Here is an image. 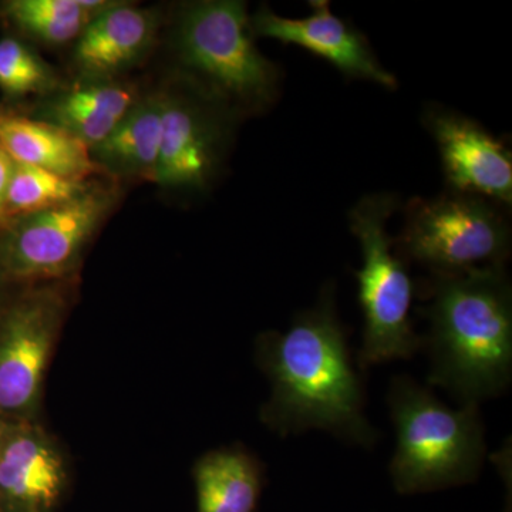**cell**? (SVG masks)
<instances>
[{
  "mask_svg": "<svg viewBox=\"0 0 512 512\" xmlns=\"http://www.w3.org/2000/svg\"><path fill=\"white\" fill-rule=\"evenodd\" d=\"M256 362L271 383L261 420L279 436L322 430L355 446L376 443L377 431L365 412V383L336 311L332 284L323 288L315 306L293 318L288 330L259 336Z\"/></svg>",
  "mask_w": 512,
  "mask_h": 512,
  "instance_id": "obj_1",
  "label": "cell"
},
{
  "mask_svg": "<svg viewBox=\"0 0 512 512\" xmlns=\"http://www.w3.org/2000/svg\"><path fill=\"white\" fill-rule=\"evenodd\" d=\"M429 320L423 348L429 383L460 406L500 396L512 379V288L505 266L464 274L430 275L421 282Z\"/></svg>",
  "mask_w": 512,
  "mask_h": 512,
  "instance_id": "obj_2",
  "label": "cell"
},
{
  "mask_svg": "<svg viewBox=\"0 0 512 512\" xmlns=\"http://www.w3.org/2000/svg\"><path fill=\"white\" fill-rule=\"evenodd\" d=\"M387 406L396 429L390 477L397 493H430L477 480L487 454L478 406L451 409L409 376L394 377Z\"/></svg>",
  "mask_w": 512,
  "mask_h": 512,
  "instance_id": "obj_3",
  "label": "cell"
},
{
  "mask_svg": "<svg viewBox=\"0 0 512 512\" xmlns=\"http://www.w3.org/2000/svg\"><path fill=\"white\" fill-rule=\"evenodd\" d=\"M397 208L393 194L366 195L349 212L350 229L360 242L363 265L356 272L362 308L363 340L357 355L360 370L412 359L423 339L414 330L410 308L414 288L407 262L397 254L387 221Z\"/></svg>",
  "mask_w": 512,
  "mask_h": 512,
  "instance_id": "obj_4",
  "label": "cell"
},
{
  "mask_svg": "<svg viewBox=\"0 0 512 512\" xmlns=\"http://www.w3.org/2000/svg\"><path fill=\"white\" fill-rule=\"evenodd\" d=\"M175 49L202 89L228 106L265 109L278 96V67L256 47L244 2L204 0L185 6Z\"/></svg>",
  "mask_w": 512,
  "mask_h": 512,
  "instance_id": "obj_5",
  "label": "cell"
},
{
  "mask_svg": "<svg viewBox=\"0 0 512 512\" xmlns=\"http://www.w3.org/2000/svg\"><path fill=\"white\" fill-rule=\"evenodd\" d=\"M498 207L480 195L454 191L429 200L414 198L394 247L404 261L429 269L430 275L505 266L511 229Z\"/></svg>",
  "mask_w": 512,
  "mask_h": 512,
  "instance_id": "obj_6",
  "label": "cell"
},
{
  "mask_svg": "<svg viewBox=\"0 0 512 512\" xmlns=\"http://www.w3.org/2000/svg\"><path fill=\"white\" fill-rule=\"evenodd\" d=\"M116 201V192L89 187L73 200L10 221L0 241V261L18 278L66 274Z\"/></svg>",
  "mask_w": 512,
  "mask_h": 512,
  "instance_id": "obj_7",
  "label": "cell"
},
{
  "mask_svg": "<svg viewBox=\"0 0 512 512\" xmlns=\"http://www.w3.org/2000/svg\"><path fill=\"white\" fill-rule=\"evenodd\" d=\"M228 109L231 106L201 86L190 92L165 93L153 183L167 190L208 188L227 148Z\"/></svg>",
  "mask_w": 512,
  "mask_h": 512,
  "instance_id": "obj_8",
  "label": "cell"
},
{
  "mask_svg": "<svg viewBox=\"0 0 512 512\" xmlns=\"http://www.w3.org/2000/svg\"><path fill=\"white\" fill-rule=\"evenodd\" d=\"M62 313L60 299L46 291L20 302L0 322V412H36Z\"/></svg>",
  "mask_w": 512,
  "mask_h": 512,
  "instance_id": "obj_9",
  "label": "cell"
},
{
  "mask_svg": "<svg viewBox=\"0 0 512 512\" xmlns=\"http://www.w3.org/2000/svg\"><path fill=\"white\" fill-rule=\"evenodd\" d=\"M423 123L439 147L450 191L512 204L511 151L476 121L443 107H430Z\"/></svg>",
  "mask_w": 512,
  "mask_h": 512,
  "instance_id": "obj_10",
  "label": "cell"
},
{
  "mask_svg": "<svg viewBox=\"0 0 512 512\" xmlns=\"http://www.w3.org/2000/svg\"><path fill=\"white\" fill-rule=\"evenodd\" d=\"M309 5L311 15L302 19L284 18L262 6L251 18L252 35L302 47L349 79L369 80L386 89H396V77L380 64L362 32L333 15L326 0H313Z\"/></svg>",
  "mask_w": 512,
  "mask_h": 512,
  "instance_id": "obj_11",
  "label": "cell"
},
{
  "mask_svg": "<svg viewBox=\"0 0 512 512\" xmlns=\"http://www.w3.org/2000/svg\"><path fill=\"white\" fill-rule=\"evenodd\" d=\"M67 490L66 461L37 426L6 430L0 448V500L13 512H53Z\"/></svg>",
  "mask_w": 512,
  "mask_h": 512,
  "instance_id": "obj_12",
  "label": "cell"
},
{
  "mask_svg": "<svg viewBox=\"0 0 512 512\" xmlns=\"http://www.w3.org/2000/svg\"><path fill=\"white\" fill-rule=\"evenodd\" d=\"M157 30L156 13L111 2L76 40L74 67L84 82L114 80L146 57Z\"/></svg>",
  "mask_w": 512,
  "mask_h": 512,
  "instance_id": "obj_13",
  "label": "cell"
},
{
  "mask_svg": "<svg viewBox=\"0 0 512 512\" xmlns=\"http://www.w3.org/2000/svg\"><path fill=\"white\" fill-rule=\"evenodd\" d=\"M138 100L133 87L116 80H93L56 94L40 110L39 120L53 124L93 150L109 137Z\"/></svg>",
  "mask_w": 512,
  "mask_h": 512,
  "instance_id": "obj_14",
  "label": "cell"
},
{
  "mask_svg": "<svg viewBox=\"0 0 512 512\" xmlns=\"http://www.w3.org/2000/svg\"><path fill=\"white\" fill-rule=\"evenodd\" d=\"M0 147L13 163L83 181L99 168L90 150L59 127L39 119L0 113Z\"/></svg>",
  "mask_w": 512,
  "mask_h": 512,
  "instance_id": "obj_15",
  "label": "cell"
},
{
  "mask_svg": "<svg viewBox=\"0 0 512 512\" xmlns=\"http://www.w3.org/2000/svg\"><path fill=\"white\" fill-rule=\"evenodd\" d=\"M192 476L198 512H258L265 468L247 448L208 451L198 458Z\"/></svg>",
  "mask_w": 512,
  "mask_h": 512,
  "instance_id": "obj_16",
  "label": "cell"
},
{
  "mask_svg": "<svg viewBox=\"0 0 512 512\" xmlns=\"http://www.w3.org/2000/svg\"><path fill=\"white\" fill-rule=\"evenodd\" d=\"M164 94L138 99L123 120L99 146L90 150L93 163L114 177L146 178L154 181L161 128Z\"/></svg>",
  "mask_w": 512,
  "mask_h": 512,
  "instance_id": "obj_17",
  "label": "cell"
},
{
  "mask_svg": "<svg viewBox=\"0 0 512 512\" xmlns=\"http://www.w3.org/2000/svg\"><path fill=\"white\" fill-rule=\"evenodd\" d=\"M111 2L103 0H13L6 13L26 35L47 46L76 42L86 26Z\"/></svg>",
  "mask_w": 512,
  "mask_h": 512,
  "instance_id": "obj_18",
  "label": "cell"
},
{
  "mask_svg": "<svg viewBox=\"0 0 512 512\" xmlns=\"http://www.w3.org/2000/svg\"><path fill=\"white\" fill-rule=\"evenodd\" d=\"M90 185L42 168L16 164L5 200L6 222L56 207L79 197Z\"/></svg>",
  "mask_w": 512,
  "mask_h": 512,
  "instance_id": "obj_19",
  "label": "cell"
},
{
  "mask_svg": "<svg viewBox=\"0 0 512 512\" xmlns=\"http://www.w3.org/2000/svg\"><path fill=\"white\" fill-rule=\"evenodd\" d=\"M56 74L49 64L15 37L0 39V90L10 99L50 93Z\"/></svg>",
  "mask_w": 512,
  "mask_h": 512,
  "instance_id": "obj_20",
  "label": "cell"
},
{
  "mask_svg": "<svg viewBox=\"0 0 512 512\" xmlns=\"http://www.w3.org/2000/svg\"><path fill=\"white\" fill-rule=\"evenodd\" d=\"M13 168H15V163H13L12 158L6 154V151L0 147V225L5 224V200H6V192H8V187L10 183V177H12Z\"/></svg>",
  "mask_w": 512,
  "mask_h": 512,
  "instance_id": "obj_21",
  "label": "cell"
},
{
  "mask_svg": "<svg viewBox=\"0 0 512 512\" xmlns=\"http://www.w3.org/2000/svg\"><path fill=\"white\" fill-rule=\"evenodd\" d=\"M5 433H6L5 427H2V424H0V448H2L3 439H5Z\"/></svg>",
  "mask_w": 512,
  "mask_h": 512,
  "instance_id": "obj_22",
  "label": "cell"
}]
</instances>
